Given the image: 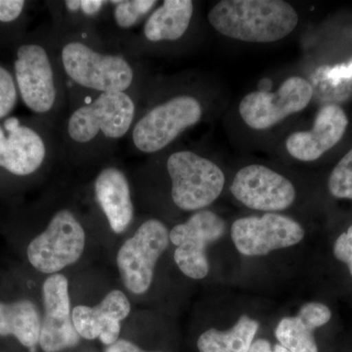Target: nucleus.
I'll return each mask as SVG.
<instances>
[{"label":"nucleus","instance_id":"1","mask_svg":"<svg viewBox=\"0 0 352 352\" xmlns=\"http://www.w3.org/2000/svg\"><path fill=\"white\" fill-rule=\"evenodd\" d=\"M52 29L67 89L72 87L68 100L105 92H126L141 98L140 66L136 54L124 44L106 38L98 29Z\"/></svg>","mask_w":352,"mask_h":352},{"label":"nucleus","instance_id":"2","mask_svg":"<svg viewBox=\"0 0 352 352\" xmlns=\"http://www.w3.org/2000/svg\"><path fill=\"white\" fill-rule=\"evenodd\" d=\"M140 98L126 92L83 95L69 102L58 124L62 161L76 164L105 163L129 138Z\"/></svg>","mask_w":352,"mask_h":352},{"label":"nucleus","instance_id":"3","mask_svg":"<svg viewBox=\"0 0 352 352\" xmlns=\"http://www.w3.org/2000/svg\"><path fill=\"white\" fill-rule=\"evenodd\" d=\"M12 72L20 100L34 117L58 126L68 110V89L52 27L18 39Z\"/></svg>","mask_w":352,"mask_h":352},{"label":"nucleus","instance_id":"4","mask_svg":"<svg viewBox=\"0 0 352 352\" xmlns=\"http://www.w3.org/2000/svg\"><path fill=\"white\" fill-rule=\"evenodd\" d=\"M208 20L227 38L270 43L289 36L298 25V16L282 0H222L210 9Z\"/></svg>","mask_w":352,"mask_h":352},{"label":"nucleus","instance_id":"5","mask_svg":"<svg viewBox=\"0 0 352 352\" xmlns=\"http://www.w3.org/2000/svg\"><path fill=\"white\" fill-rule=\"evenodd\" d=\"M62 160L57 126L39 118L0 120V170L31 177Z\"/></svg>","mask_w":352,"mask_h":352},{"label":"nucleus","instance_id":"6","mask_svg":"<svg viewBox=\"0 0 352 352\" xmlns=\"http://www.w3.org/2000/svg\"><path fill=\"white\" fill-rule=\"evenodd\" d=\"M200 100L193 95L177 94L139 109L129 135L132 152L153 155L163 151L180 134L196 126L203 118Z\"/></svg>","mask_w":352,"mask_h":352},{"label":"nucleus","instance_id":"7","mask_svg":"<svg viewBox=\"0 0 352 352\" xmlns=\"http://www.w3.org/2000/svg\"><path fill=\"white\" fill-rule=\"evenodd\" d=\"M166 171L171 182V199L185 212H198L212 205L226 184V176L217 164L189 150L170 154Z\"/></svg>","mask_w":352,"mask_h":352},{"label":"nucleus","instance_id":"8","mask_svg":"<svg viewBox=\"0 0 352 352\" xmlns=\"http://www.w3.org/2000/svg\"><path fill=\"white\" fill-rule=\"evenodd\" d=\"M85 245V231L78 217L71 208H60L28 245V259L39 272L57 274L80 259Z\"/></svg>","mask_w":352,"mask_h":352},{"label":"nucleus","instance_id":"9","mask_svg":"<svg viewBox=\"0 0 352 352\" xmlns=\"http://www.w3.org/2000/svg\"><path fill=\"white\" fill-rule=\"evenodd\" d=\"M170 231L164 222L148 219L120 247L118 268L124 287L134 295H142L151 286L157 261L168 249Z\"/></svg>","mask_w":352,"mask_h":352},{"label":"nucleus","instance_id":"10","mask_svg":"<svg viewBox=\"0 0 352 352\" xmlns=\"http://www.w3.org/2000/svg\"><path fill=\"white\" fill-rule=\"evenodd\" d=\"M226 221L210 210H198L184 223L177 224L170 232L175 245V261L183 274L192 279H203L210 266L206 250L226 234Z\"/></svg>","mask_w":352,"mask_h":352},{"label":"nucleus","instance_id":"11","mask_svg":"<svg viewBox=\"0 0 352 352\" xmlns=\"http://www.w3.org/2000/svg\"><path fill=\"white\" fill-rule=\"evenodd\" d=\"M314 95L311 85L300 76H291L276 92L254 91L241 101L239 112L252 129L263 131L307 107Z\"/></svg>","mask_w":352,"mask_h":352},{"label":"nucleus","instance_id":"12","mask_svg":"<svg viewBox=\"0 0 352 352\" xmlns=\"http://www.w3.org/2000/svg\"><path fill=\"white\" fill-rule=\"evenodd\" d=\"M305 237L300 223L286 215L266 214L237 219L231 227L236 249L247 256H265L298 244Z\"/></svg>","mask_w":352,"mask_h":352},{"label":"nucleus","instance_id":"13","mask_svg":"<svg viewBox=\"0 0 352 352\" xmlns=\"http://www.w3.org/2000/svg\"><path fill=\"white\" fill-rule=\"evenodd\" d=\"M230 191L245 207L263 212L286 210L296 199V189L289 180L261 164L241 168Z\"/></svg>","mask_w":352,"mask_h":352},{"label":"nucleus","instance_id":"14","mask_svg":"<svg viewBox=\"0 0 352 352\" xmlns=\"http://www.w3.org/2000/svg\"><path fill=\"white\" fill-rule=\"evenodd\" d=\"M44 316L41 320L39 346L44 352H59L78 346L80 336L71 314L68 279L62 274L50 275L43 287Z\"/></svg>","mask_w":352,"mask_h":352},{"label":"nucleus","instance_id":"15","mask_svg":"<svg viewBox=\"0 0 352 352\" xmlns=\"http://www.w3.org/2000/svg\"><path fill=\"white\" fill-rule=\"evenodd\" d=\"M195 4L191 0H164L150 13L136 36H129L124 45L134 54L149 44L175 43L188 32Z\"/></svg>","mask_w":352,"mask_h":352},{"label":"nucleus","instance_id":"16","mask_svg":"<svg viewBox=\"0 0 352 352\" xmlns=\"http://www.w3.org/2000/svg\"><path fill=\"white\" fill-rule=\"evenodd\" d=\"M94 193L113 232H124L134 217L131 183L124 170L110 160L103 163L94 180Z\"/></svg>","mask_w":352,"mask_h":352},{"label":"nucleus","instance_id":"17","mask_svg":"<svg viewBox=\"0 0 352 352\" xmlns=\"http://www.w3.org/2000/svg\"><path fill=\"white\" fill-rule=\"evenodd\" d=\"M131 302L119 289L107 294L96 307L78 305L72 311L76 332L87 340L99 339L106 346L119 340L120 322L131 314Z\"/></svg>","mask_w":352,"mask_h":352},{"label":"nucleus","instance_id":"18","mask_svg":"<svg viewBox=\"0 0 352 352\" xmlns=\"http://www.w3.org/2000/svg\"><path fill=\"white\" fill-rule=\"evenodd\" d=\"M347 126L349 119L340 106H325L317 113L311 131H296L289 136L287 151L298 161H316L340 142Z\"/></svg>","mask_w":352,"mask_h":352},{"label":"nucleus","instance_id":"19","mask_svg":"<svg viewBox=\"0 0 352 352\" xmlns=\"http://www.w3.org/2000/svg\"><path fill=\"white\" fill-rule=\"evenodd\" d=\"M330 308L320 302L303 305L296 316L282 319L275 330L281 346L291 352H318L314 332L330 321Z\"/></svg>","mask_w":352,"mask_h":352},{"label":"nucleus","instance_id":"20","mask_svg":"<svg viewBox=\"0 0 352 352\" xmlns=\"http://www.w3.org/2000/svg\"><path fill=\"white\" fill-rule=\"evenodd\" d=\"M41 320V312L31 300L0 302V336H13L32 352L39 344Z\"/></svg>","mask_w":352,"mask_h":352},{"label":"nucleus","instance_id":"21","mask_svg":"<svg viewBox=\"0 0 352 352\" xmlns=\"http://www.w3.org/2000/svg\"><path fill=\"white\" fill-rule=\"evenodd\" d=\"M110 6V0H64L47 2L52 25L60 31L99 29Z\"/></svg>","mask_w":352,"mask_h":352},{"label":"nucleus","instance_id":"22","mask_svg":"<svg viewBox=\"0 0 352 352\" xmlns=\"http://www.w3.org/2000/svg\"><path fill=\"white\" fill-rule=\"evenodd\" d=\"M157 3L156 0H110L103 22L110 24L111 31L105 34L99 32L106 38L124 44L133 30L144 23Z\"/></svg>","mask_w":352,"mask_h":352},{"label":"nucleus","instance_id":"23","mask_svg":"<svg viewBox=\"0 0 352 352\" xmlns=\"http://www.w3.org/2000/svg\"><path fill=\"white\" fill-rule=\"evenodd\" d=\"M258 328V321L243 315L230 330L210 329L201 333L197 346L200 352H249Z\"/></svg>","mask_w":352,"mask_h":352},{"label":"nucleus","instance_id":"24","mask_svg":"<svg viewBox=\"0 0 352 352\" xmlns=\"http://www.w3.org/2000/svg\"><path fill=\"white\" fill-rule=\"evenodd\" d=\"M328 187L336 198L352 200V148L333 168Z\"/></svg>","mask_w":352,"mask_h":352},{"label":"nucleus","instance_id":"25","mask_svg":"<svg viewBox=\"0 0 352 352\" xmlns=\"http://www.w3.org/2000/svg\"><path fill=\"white\" fill-rule=\"evenodd\" d=\"M19 100L12 69L0 63V120L12 116Z\"/></svg>","mask_w":352,"mask_h":352},{"label":"nucleus","instance_id":"26","mask_svg":"<svg viewBox=\"0 0 352 352\" xmlns=\"http://www.w3.org/2000/svg\"><path fill=\"white\" fill-rule=\"evenodd\" d=\"M28 6L29 2L25 0H0V25L7 27L20 22Z\"/></svg>","mask_w":352,"mask_h":352},{"label":"nucleus","instance_id":"27","mask_svg":"<svg viewBox=\"0 0 352 352\" xmlns=\"http://www.w3.org/2000/svg\"><path fill=\"white\" fill-rule=\"evenodd\" d=\"M333 254L339 261L347 264L352 276V226L336 241Z\"/></svg>","mask_w":352,"mask_h":352},{"label":"nucleus","instance_id":"28","mask_svg":"<svg viewBox=\"0 0 352 352\" xmlns=\"http://www.w3.org/2000/svg\"><path fill=\"white\" fill-rule=\"evenodd\" d=\"M249 352H291L281 346V344H275L274 347L271 346L268 340L258 339L252 342Z\"/></svg>","mask_w":352,"mask_h":352},{"label":"nucleus","instance_id":"29","mask_svg":"<svg viewBox=\"0 0 352 352\" xmlns=\"http://www.w3.org/2000/svg\"><path fill=\"white\" fill-rule=\"evenodd\" d=\"M105 352H150L143 351L133 342L126 340H118L115 344L107 346ZM159 352V351H153Z\"/></svg>","mask_w":352,"mask_h":352},{"label":"nucleus","instance_id":"30","mask_svg":"<svg viewBox=\"0 0 352 352\" xmlns=\"http://www.w3.org/2000/svg\"><path fill=\"white\" fill-rule=\"evenodd\" d=\"M352 75V64L351 66L346 67V68L333 69L331 73V78H346L347 76Z\"/></svg>","mask_w":352,"mask_h":352}]
</instances>
